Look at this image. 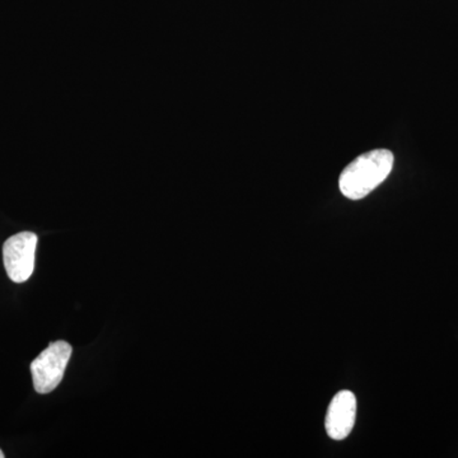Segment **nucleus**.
Returning <instances> with one entry per match:
<instances>
[{
	"mask_svg": "<svg viewBox=\"0 0 458 458\" xmlns=\"http://www.w3.org/2000/svg\"><path fill=\"white\" fill-rule=\"evenodd\" d=\"M394 167V155L388 149L364 153L346 165L340 174L339 188L344 197L360 200L378 188Z\"/></svg>",
	"mask_w": 458,
	"mask_h": 458,
	"instance_id": "f257e3e1",
	"label": "nucleus"
},
{
	"mask_svg": "<svg viewBox=\"0 0 458 458\" xmlns=\"http://www.w3.org/2000/svg\"><path fill=\"white\" fill-rule=\"evenodd\" d=\"M71 344L59 340L51 343L31 363L33 387L36 393L50 394L60 385L64 377L66 366L71 360Z\"/></svg>",
	"mask_w": 458,
	"mask_h": 458,
	"instance_id": "f03ea898",
	"label": "nucleus"
},
{
	"mask_svg": "<svg viewBox=\"0 0 458 458\" xmlns=\"http://www.w3.org/2000/svg\"><path fill=\"white\" fill-rule=\"evenodd\" d=\"M38 242V238L33 232H21L5 241L3 261L12 282L25 283L31 278Z\"/></svg>",
	"mask_w": 458,
	"mask_h": 458,
	"instance_id": "7ed1b4c3",
	"label": "nucleus"
},
{
	"mask_svg": "<svg viewBox=\"0 0 458 458\" xmlns=\"http://www.w3.org/2000/svg\"><path fill=\"white\" fill-rule=\"evenodd\" d=\"M357 418V399L352 391L343 390L337 393L328 405L325 428L334 441H343L354 428Z\"/></svg>",
	"mask_w": 458,
	"mask_h": 458,
	"instance_id": "20e7f679",
	"label": "nucleus"
},
{
	"mask_svg": "<svg viewBox=\"0 0 458 458\" xmlns=\"http://www.w3.org/2000/svg\"><path fill=\"white\" fill-rule=\"evenodd\" d=\"M0 458H4V454H3L2 450H0Z\"/></svg>",
	"mask_w": 458,
	"mask_h": 458,
	"instance_id": "39448f33",
	"label": "nucleus"
}]
</instances>
